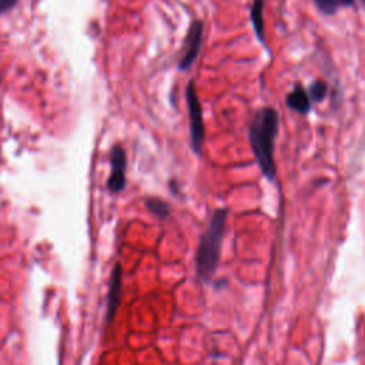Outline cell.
I'll return each mask as SVG.
<instances>
[{"mask_svg": "<svg viewBox=\"0 0 365 365\" xmlns=\"http://www.w3.org/2000/svg\"><path fill=\"white\" fill-rule=\"evenodd\" d=\"M280 119L278 113L273 107L260 109L250 124V144H252L254 157L268 180H274L277 175L274 162V143L278 136Z\"/></svg>", "mask_w": 365, "mask_h": 365, "instance_id": "6da1fadb", "label": "cell"}, {"mask_svg": "<svg viewBox=\"0 0 365 365\" xmlns=\"http://www.w3.org/2000/svg\"><path fill=\"white\" fill-rule=\"evenodd\" d=\"M146 206L159 219H167L170 216V206L160 199H148Z\"/></svg>", "mask_w": 365, "mask_h": 365, "instance_id": "30bf717a", "label": "cell"}, {"mask_svg": "<svg viewBox=\"0 0 365 365\" xmlns=\"http://www.w3.org/2000/svg\"><path fill=\"white\" fill-rule=\"evenodd\" d=\"M287 106L291 110L300 113V114H307L311 110V99L309 96V91H307L302 86H296L294 90L287 96Z\"/></svg>", "mask_w": 365, "mask_h": 365, "instance_id": "52a82bcc", "label": "cell"}, {"mask_svg": "<svg viewBox=\"0 0 365 365\" xmlns=\"http://www.w3.org/2000/svg\"><path fill=\"white\" fill-rule=\"evenodd\" d=\"M227 221V210H217L213 219H211L208 228L201 236L199 253H197V267L199 274L204 280H207L214 273L220 258L221 240L224 236V227Z\"/></svg>", "mask_w": 365, "mask_h": 365, "instance_id": "7a4b0ae2", "label": "cell"}, {"mask_svg": "<svg viewBox=\"0 0 365 365\" xmlns=\"http://www.w3.org/2000/svg\"><path fill=\"white\" fill-rule=\"evenodd\" d=\"M120 296H122V268L118 264L114 267L110 280V290L107 298V322H111L114 316H116L118 307L120 302Z\"/></svg>", "mask_w": 365, "mask_h": 365, "instance_id": "8992f818", "label": "cell"}, {"mask_svg": "<svg viewBox=\"0 0 365 365\" xmlns=\"http://www.w3.org/2000/svg\"><path fill=\"white\" fill-rule=\"evenodd\" d=\"M314 3L322 14L333 16L342 8L354 6L355 0H314Z\"/></svg>", "mask_w": 365, "mask_h": 365, "instance_id": "ba28073f", "label": "cell"}, {"mask_svg": "<svg viewBox=\"0 0 365 365\" xmlns=\"http://www.w3.org/2000/svg\"><path fill=\"white\" fill-rule=\"evenodd\" d=\"M264 0H254L252 6V22L257 39L264 43V19H263Z\"/></svg>", "mask_w": 365, "mask_h": 365, "instance_id": "9c48e42d", "label": "cell"}, {"mask_svg": "<svg viewBox=\"0 0 365 365\" xmlns=\"http://www.w3.org/2000/svg\"><path fill=\"white\" fill-rule=\"evenodd\" d=\"M327 89L329 87H327V83L324 80H316L309 90V96H310L311 102H314V103L322 102L325 98V94H327Z\"/></svg>", "mask_w": 365, "mask_h": 365, "instance_id": "8fae6325", "label": "cell"}, {"mask_svg": "<svg viewBox=\"0 0 365 365\" xmlns=\"http://www.w3.org/2000/svg\"><path fill=\"white\" fill-rule=\"evenodd\" d=\"M203 33H204V25L201 21H195L190 25L183 46V53L179 60L180 70L183 71L188 70L196 62L203 45Z\"/></svg>", "mask_w": 365, "mask_h": 365, "instance_id": "277c9868", "label": "cell"}, {"mask_svg": "<svg viewBox=\"0 0 365 365\" xmlns=\"http://www.w3.org/2000/svg\"><path fill=\"white\" fill-rule=\"evenodd\" d=\"M110 163H111V173L107 186L113 193H120L126 186V164H127L126 151L122 146H114L111 148Z\"/></svg>", "mask_w": 365, "mask_h": 365, "instance_id": "5b68a950", "label": "cell"}, {"mask_svg": "<svg viewBox=\"0 0 365 365\" xmlns=\"http://www.w3.org/2000/svg\"><path fill=\"white\" fill-rule=\"evenodd\" d=\"M187 98V107L190 116V140L191 147L196 153H200L204 143V119H203V109L199 100V96L195 87V82H190L186 89Z\"/></svg>", "mask_w": 365, "mask_h": 365, "instance_id": "3957f363", "label": "cell"}, {"mask_svg": "<svg viewBox=\"0 0 365 365\" xmlns=\"http://www.w3.org/2000/svg\"><path fill=\"white\" fill-rule=\"evenodd\" d=\"M17 3V0H0V14L12 10Z\"/></svg>", "mask_w": 365, "mask_h": 365, "instance_id": "7c38bea8", "label": "cell"}]
</instances>
